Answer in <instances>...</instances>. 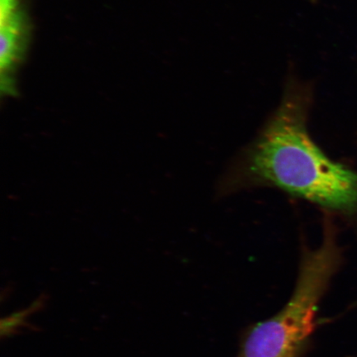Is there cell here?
I'll use <instances>...</instances> for the list:
<instances>
[{
    "label": "cell",
    "instance_id": "2",
    "mask_svg": "<svg viewBox=\"0 0 357 357\" xmlns=\"http://www.w3.org/2000/svg\"><path fill=\"white\" fill-rule=\"evenodd\" d=\"M324 227L319 248L302 245L296 287L287 305L244 333L238 357H303L309 350L319 303L342 263L336 231L327 217Z\"/></svg>",
    "mask_w": 357,
    "mask_h": 357
},
{
    "label": "cell",
    "instance_id": "1",
    "mask_svg": "<svg viewBox=\"0 0 357 357\" xmlns=\"http://www.w3.org/2000/svg\"><path fill=\"white\" fill-rule=\"evenodd\" d=\"M314 96V83L290 62L279 106L225 174L220 193L271 187L327 211H357V173L328 158L307 128Z\"/></svg>",
    "mask_w": 357,
    "mask_h": 357
},
{
    "label": "cell",
    "instance_id": "3",
    "mask_svg": "<svg viewBox=\"0 0 357 357\" xmlns=\"http://www.w3.org/2000/svg\"><path fill=\"white\" fill-rule=\"evenodd\" d=\"M19 7L20 0H0V70L7 91L8 75L20 52L22 24Z\"/></svg>",
    "mask_w": 357,
    "mask_h": 357
},
{
    "label": "cell",
    "instance_id": "4",
    "mask_svg": "<svg viewBox=\"0 0 357 357\" xmlns=\"http://www.w3.org/2000/svg\"><path fill=\"white\" fill-rule=\"evenodd\" d=\"M43 305L41 300L36 302L34 305L29 307L28 310L20 311L8 317V319L2 321V335H10L15 332L17 328L22 327V324L24 322L26 316L32 314L33 311L38 310L39 307Z\"/></svg>",
    "mask_w": 357,
    "mask_h": 357
}]
</instances>
